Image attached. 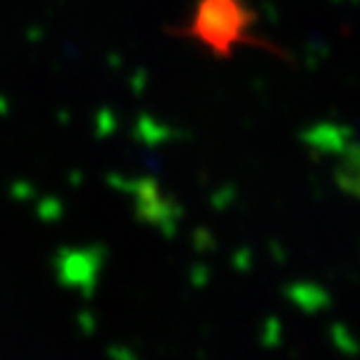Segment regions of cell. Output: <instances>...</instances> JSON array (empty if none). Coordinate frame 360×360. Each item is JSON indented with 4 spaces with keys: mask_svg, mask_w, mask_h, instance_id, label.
Segmentation results:
<instances>
[{
    "mask_svg": "<svg viewBox=\"0 0 360 360\" xmlns=\"http://www.w3.org/2000/svg\"><path fill=\"white\" fill-rule=\"evenodd\" d=\"M250 22L253 15L240 0H200L186 33L215 56H231L236 45L248 40Z\"/></svg>",
    "mask_w": 360,
    "mask_h": 360,
    "instance_id": "6da1fadb",
    "label": "cell"
},
{
    "mask_svg": "<svg viewBox=\"0 0 360 360\" xmlns=\"http://www.w3.org/2000/svg\"><path fill=\"white\" fill-rule=\"evenodd\" d=\"M340 183H343L350 193H358L360 195V148L345 158L343 168H340Z\"/></svg>",
    "mask_w": 360,
    "mask_h": 360,
    "instance_id": "7a4b0ae2",
    "label": "cell"
}]
</instances>
